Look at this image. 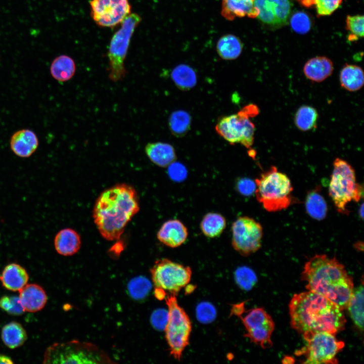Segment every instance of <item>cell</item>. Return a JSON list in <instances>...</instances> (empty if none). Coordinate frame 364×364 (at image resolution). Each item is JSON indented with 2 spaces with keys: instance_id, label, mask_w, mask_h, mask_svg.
<instances>
[{
  "instance_id": "e0dca14e",
  "label": "cell",
  "mask_w": 364,
  "mask_h": 364,
  "mask_svg": "<svg viewBox=\"0 0 364 364\" xmlns=\"http://www.w3.org/2000/svg\"><path fill=\"white\" fill-rule=\"evenodd\" d=\"M38 146V138L35 133L28 129L15 132L10 140V147L17 156L26 158L30 156Z\"/></svg>"
},
{
  "instance_id": "ee69618b",
  "label": "cell",
  "mask_w": 364,
  "mask_h": 364,
  "mask_svg": "<svg viewBox=\"0 0 364 364\" xmlns=\"http://www.w3.org/2000/svg\"><path fill=\"white\" fill-rule=\"evenodd\" d=\"M359 214L361 218L362 219L363 217V204H361L360 209L359 210Z\"/></svg>"
},
{
  "instance_id": "7c38bea8",
  "label": "cell",
  "mask_w": 364,
  "mask_h": 364,
  "mask_svg": "<svg viewBox=\"0 0 364 364\" xmlns=\"http://www.w3.org/2000/svg\"><path fill=\"white\" fill-rule=\"evenodd\" d=\"M231 311L242 321L246 331L244 337L263 348L271 347L275 323L263 308L257 307L245 312L244 303H241L234 305Z\"/></svg>"
},
{
  "instance_id": "8992f818",
  "label": "cell",
  "mask_w": 364,
  "mask_h": 364,
  "mask_svg": "<svg viewBox=\"0 0 364 364\" xmlns=\"http://www.w3.org/2000/svg\"><path fill=\"white\" fill-rule=\"evenodd\" d=\"M44 363H113L109 356L96 345L72 340L53 344L46 350Z\"/></svg>"
},
{
  "instance_id": "1f68e13d",
  "label": "cell",
  "mask_w": 364,
  "mask_h": 364,
  "mask_svg": "<svg viewBox=\"0 0 364 364\" xmlns=\"http://www.w3.org/2000/svg\"><path fill=\"white\" fill-rule=\"evenodd\" d=\"M191 122V116L188 112L178 110L171 113L168 123L171 133L176 137L180 138L190 130Z\"/></svg>"
},
{
  "instance_id": "8fae6325",
  "label": "cell",
  "mask_w": 364,
  "mask_h": 364,
  "mask_svg": "<svg viewBox=\"0 0 364 364\" xmlns=\"http://www.w3.org/2000/svg\"><path fill=\"white\" fill-rule=\"evenodd\" d=\"M302 334L306 345L295 354L304 357V363H338L336 357L344 343L337 339L335 335L325 332H306Z\"/></svg>"
},
{
  "instance_id": "ba28073f",
  "label": "cell",
  "mask_w": 364,
  "mask_h": 364,
  "mask_svg": "<svg viewBox=\"0 0 364 364\" xmlns=\"http://www.w3.org/2000/svg\"><path fill=\"white\" fill-rule=\"evenodd\" d=\"M259 113L258 107L249 104L236 114L218 119L215 128L217 133L231 145L240 144L247 149L253 144L255 125L250 118Z\"/></svg>"
},
{
  "instance_id": "f546056e",
  "label": "cell",
  "mask_w": 364,
  "mask_h": 364,
  "mask_svg": "<svg viewBox=\"0 0 364 364\" xmlns=\"http://www.w3.org/2000/svg\"><path fill=\"white\" fill-rule=\"evenodd\" d=\"M226 224V219L221 214L209 212L203 216L200 226L205 236L213 238L219 236L222 233Z\"/></svg>"
},
{
  "instance_id": "2e32d148",
  "label": "cell",
  "mask_w": 364,
  "mask_h": 364,
  "mask_svg": "<svg viewBox=\"0 0 364 364\" xmlns=\"http://www.w3.org/2000/svg\"><path fill=\"white\" fill-rule=\"evenodd\" d=\"M188 231L179 220L169 219L161 225L157 234L158 240L165 246L176 248L184 244L188 237Z\"/></svg>"
},
{
  "instance_id": "484cf974",
  "label": "cell",
  "mask_w": 364,
  "mask_h": 364,
  "mask_svg": "<svg viewBox=\"0 0 364 364\" xmlns=\"http://www.w3.org/2000/svg\"><path fill=\"white\" fill-rule=\"evenodd\" d=\"M76 71V65L73 59L67 55L56 57L50 67L52 77L59 82H65L71 79Z\"/></svg>"
},
{
  "instance_id": "836d02e7",
  "label": "cell",
  "mask_w": 364,
  "mask_h": 364,
  "mask_svg": "<svg viewBox=\"0 0 364 364\" xmlns=\"http://www.w3.org/2000/svg\"><path fill=\"white\" fill-rule=\"evenodd\" d=\"M342 0H298L306 8L314 7L319 16L331 15L340 5Z\"/></svg>"
},
{
  "instance_id": "d6a6232c",
  "label": "cell",
  "mask_w": 364,
  "mask_h": 364,
  "mask_svg": "<svg viewBox=\"0 0 364 364\" xmlns=\"http://www.w3.org/2000/svg\"><path fill=\"white\" fill-rule=\"evenodd\" d=\"M318 118V112L314 108L309 105H303L298 108L295 113L294 123L299 130L309 131L316 127Z\"/></svg>"
},
{
  "instance_id": "d4e9b609",
  "label": "cell",
  "mask_w": 364,
  "mask_h": 364,
  "mask_svg": "<svg viewBox=\"0 0 364 364\" xmlns=\"http://www.w3.org/2000/svg\"><path fill=\"white\" fill-rule=\"evenodd\" d=\"M305 206L307 214L312 218L317 220L325 218L328 212V205L321 193L319 186L308 193Z\"/></svg>"
},
{
  "instance_id": "ab89813d",
  "label": "cell",
  "mask_w": 364,
  "mask_h": 364,
  "mask_svg": "<svg viewBox=\"0 0 364 364\" xmlns=\"http://www.w3.org/2000/svg\"><path fill=\"white\" fill-rule=\"evenodd\" d=\"M214 309L208 304H202L197 309V315L199 320L203 322L210 321L214 317Z\"/></svg>"
},
{
  "instance_id": "ac0fdd59",
  "label": "cell",
  "mask_w": 364,
  "mask_h": 364,
  "mask_svg": "<svg viewBox=\"0 0 364 364\" xmlns=\"http://www.w3.org/2000/svg\"><path fill=\"white\" fill-rule=\"evenodd\" d=\"M19 299L24 311L34 312L44 306L47 297L43 288L38 285H26L19 291Z\"/></svg>"
},
{
  "instance_id": "cb8c5ba5",
  "label": "cell",
  "mask_w": 364,
  "mask_h": 364,
  "mask_svg": "<svg viewBox=\"0 0 364 364\" xmlns=\"http://www.w3.org/2000/svg\"><path fill=\"white\" fill-rule=\"evenodd\" d=\"M341 86L349 92H356L363 86L364 74L362 68L355 65L345 64L340 71Z\"/></svg>"
},
{
  "instance_id": "3957f363",
  "label": "cell",
  "mask_w": 364,
  "mask_h": 364,
  "mask_svg": "<svg viewBox=\"0 0 364 364\" xmlns=\"http://www.w3.org/2000/svg\"><path fill=\"white\" fill-rule=\"evenodd\" d=\"M301 277L308 291L325 297L343 310L347 308L353 283L344 266L335 257L314 255L305 263Z\"/></svg>"
},
{
  "instance_id": "4dcf8cb0",
  "label": "cell",
  "mask_w": 364,
  "mask_h": 364,
  "mask_svg": "<svg viewBox=\"0 0 364 364\" xmlns=\"http://www.w3.org/2000/svg\"><path fill=\"white\" fill-rule=\"evenodd\" d=\"M348 308L350 315L356 327L362 331L363 327V287L362 285L354 289Z\"/></svg>"
},
{
  "instance_id": "f1b7e54d",
  "label": "cell",
  "mask_w": 364,
  "mask_h": 364,
  "mask_svg": "<svg viewBox=\"0 0 364 364\" xmlns=\"http://www.w3.org/2000/svg\"><path fill=\"white\" fill-rule=\"evenodd\" d=\"M2 339L9 348L14 349L21 346L27 339V334L23 326L16 322L5 325L2 330Z\"/></svg>"
},
{
  "instance_id": "83f0119b",
  "label": "cell",
  "mask_w": 364,
  "mask_h": 364,
  "mask_svg": "<svg viewBox=\"0 0 364 364\" xmlns=\"http://www.w3.org/2000/svg\"><path fill=\"white\" fill-rule=\"evenodd\" d=\"M171 78L177 87L181 90H189L194 88L197 82L195 70L187 64H179L171 72Z\"/></svg>"
},
{
  "instance_id": "b9f144b4",
  "label": "cell",
  "mask_w": 364,
  "mask_h": 364,
  "mask_svg": "<svg viewBox=\"0 0 364 364\" xmlns=\"http://www.w3.org/2000/svg\"><path fill=\"white\" fill-rule=\"evenodd\" d=\"M168 174L172 179H182L186 176V171L185 167L179 163L173 162L168 166Z\"/></svg>"
},
{
  "instance_id": "d6986e66",
  "label": "cell",
  "mask_w": 364,
  "mask_h": 364,
  "mask_svg": "<svg viewBox=\"0 0 364 364\" xmlns=\"http://www.w3.org/2000/svg\"><path fill=\"white\" fill-rule=\"evenodd\" d=\"M145 151L149 159L161 167H168L176 159L174 147L167 143H149L145 146Z\"/></svg>"
},
{
  "instance_id": "74e56055",
  "label": "cell",
  "mask_w": 364,
  "mask_h": 364,
  "mask_svg": "<svg viewBox=\"0 0 364 364\" xmlns=\"http://www.w3.org/2000/svg\"><path fill=\"white\" fill-rule=\"evenodd\" d=\"M0 307L9 314L19 315L23 313L24 308L19 297L4 296L0 298Z\"/></svg>"
},
{
  "instance_id": "52a82bcc",
  "label": "cell",
  "mask_w": 364,
  "mask_h": 364,
  "mask_svg": "<svg viewBox=\"0 0 364 364\" xmlns=\"http://www.w3.org/2000/svg\"><path fill=\"white\" fill-rule=\"evenodd\" d=\"M165 301L168 308L164 327L165 339L170 355L179 361L189 344L192 324L187 313L178 303L176 295H166Z\"/></svg>"
},
{
  "instance_id": "4316f807",
  "label": "cell",
  "mask_w": 364,
  "mask_h": 364,
  "mask_svg": "<svg viewBox=\"0 0 364 364\" xmlns=\"http://www.w3.org/2000/svg\"><path fill=\"white\" fill-rule=\"evenodd\" d=\"M243 45L240 39L233 34H226L221 37L216 44L218 55L225 60H233L241 55Z\"/></svg>"
},
{
  "instance_id": "f35d334b",
  "label": "cell",
  "mask_w": 364,
  "mask_h": 364,
  "mask_svg": "<svg viewBox=\"0 0 364 364\" xmlns=\"http://www.w3.org/2000/svg\"><path fill=\"white\" fill-rule=\"evenodd\" d=\"M236 280L239 285L244 289H250L256 281L254 272L248 267H242L236 271Z\"/></svg>"
},
{
  "instance_id": "30bf717a",
  "label": "cell",
  "mask_w": 364,
  "mask_h": 364,
  "mask_svg": "<svg viewBox=\"0 0 364 364\" xmlns=\"http://www.w3.org/2000/svg\"><path fill=\"white\" fill-rule=\"evenodd\" d=\"M141 20L138 14H129L111 39L108 52V76L114 82L122 80L127 74L124 62L132 35Z\"/></svg>"
},
{
  "instance_id": "6da1fadb",
  "label": "cell",
  "mask_w": 364,
  "mask_h": 364,
  "mask_svg": "<svg viewBox=\"0 0 364 364\" xmlns=\"http://www.w3.org/2000/svg\"><path fill=\"white\" fill-rule=\"evenodd\" d=\"M139 210L135 190L126 184H118L99 195L94 206L93 216L101 236L107 240L114 241L119 239L127 224Z\"/></svg>"
},
{
  "instance_id": "ffe728a7",
  "label": "cell",
  "mask_w": 364,
  "mask_h": 364,
  "mask_svg": "<svg viewBox=\"0 0 364 364\" xmlns=\"http://www.w3.org/2000/svg\"><path fill=\"white\" fill-rule=\"evenodd\" d=\"M332 61L327 57L317 56L308 60L303 67V73L309 80L321 82L329 77L333 71Z\"/></svg>"
},
{
  "instance_id": "9c48e42d",
  "label": "cell",
  "mask_w": 364,
  "mask_h": 364,
  "mask_svg": "<svg viewBox=\"0 0 364 364\" xmlns=\"http://www.w3.org/2000/svg\"><path fill=\"white\" fill-rule=\"evenodd\" d=\"M152 279L157 298L165 295H177L190 283L192 277L191 267L167 258L157 260L150 269Z\"/></svg>"
},
{
  "instance_id": "7402d4cb",
  "label": "cell",
  "mask_w": 364,
  "mask_h": 364,
  "mask_svg": "<svg viewBox=\"0 0 364 364\" xmlns=\"http://www.w3.org/2000/svg\"><path fill=\"white\" fill-rule=\"evenodd\" d=\"M0 280L8 290L20 291L27 283L28 275L26 270L17 263H11L4 268Z\"/></svg>"
},
{
  "instance_id": "4fadbf2b",
  "label": "cell",
  "mask_w": 364,
  "mask_h": 364,
  "mask_svg": "<svg viewBox=\"0 0 364 364\" xmlns=\"http://www.w3.org/2000/svg\"><path fill=\"white\" fill-rule=\"evenodd\" d=\"M232 245L243 256L258 251L261 246L263 229L260 223L246 216L237 218L232 225Z\"/></svg>"
},
{
  "instance_id": "5b68a950",
  "label": "cell",
  "mask_w": 364,
  "mask_h": 364,
  "mask_svg": "<svg viewBox=\"0 0 364 364\" xmlns=\"http://www.w3.org/2000/svg\"><path fill=\"white\" fill-rule=\"evenodd\" d=\"M329 194L336 210L348 214L347 204L358 202L363 194L362 187L356 181L355 170L346 161L336 158L329 187Z\"/></svg>"
},
{
  "instance_id": "603a6c76",
  "label": "cell",
  "mask_w": 364,
  "mask_h": 364,
  "mask_svg": "<svg viewBox=\"0 0 364 364\" xmlns=\"http://www.w3.org/2000/svg\"><path fill=\"white\" fill-rule=\"evenodd\" d=\"M222 14L229 19L237 17L256 18L253 0H223Z\"/></svg>"
},
{
  "instance_id": "44dd1931",
  "label": "cell",
  "mask_w": 364,
  "mask_h": 364,
  "mask_svg": "<svg viewBox=\"0 0 364 364\" xmlns=\"http://www.w3.org/2000/svg\"><path fill=\"white\" fill-rule=\"evenodd\" d=\"M81 245L78 233L74 230L65 228L60 230L54 238V246L56 251L63 256H71L76 253Z\"/></svg>"
},
{
  "instance_id": "e575fe53",
  "label": "cell",
  "mask_w": 364,
  "mask_h": 364,
  "mask_svg": "<svg viewBox=\"0 0 364 364\" xmlns=\"http://www.w3.org/2000/svg\"><path fill=\"white\" fill-rule=\"evenodd\" d=\"M363 16L348 15L346 19V28L349 32L348 40L354 41L363 36Z\"/></svg>"
},
{
  "instance_id": "8d00e7d4",
  "label": "cell",
  "mask_w": 364,
  "mask_h": 364,
  "mask_svg": "<svg viewBox=\"0 0 364 364\" xmlns=\"http://www.w3.org/2000/svg\"><path fill=\"white\" fill-rule=\"evenodd\" d=\"M150 289L149 281L140 277L132 280L128 286L130 295L134 299H142L146 296Z\"/></svg>"
},
{
  "instance_id": "5bb4252c",
  "label": "cell",
  "mask_w": 364,
  "mask_h": 364,
  "mask_svg": "<svg viewBox=\"0 0 364 364\" xmlns=\"http://www.w3.org/2000/svg\"><path fill=\"white\" fill-rule=\"evenodd\" d=\"M89 4L93 20L102 27L121 24L131 14L128 0H91Z\"/></svg>"
},
{
  "instance_id": "9a60e30c",
  "label": "cell",
  "mask_w": 364,
  "mask_h": 364,
  "mask_svg": "<svg viewBox=\"0 0 364 364\" xmlns=\"http://www.w3.org/2000/svg\"><path fill=\"white\" fill-rule=\"evenodd\" d=\"M257 17L263 24L278 28L287 24L291 14L290 0H253Z\"/></svg>"
},
{
  "instance_id": "d590c367",
  "label": "cell",
  "mask_w": 364,
  "mask_h": 364,
  "mask_svg": "<svg viewBox=\"0 0 364 364\" xmlns=\"http://www.w3.org/2000/svg\"><path fill=\"white\" fill-rule=\"evenodd\" d=\"M290 24L292 29L296 33L305 34L311 28V21L306 13L298 11L294 13L290 19Z\"/></svg>"
},
{
  "instance_id": "7a4b0ae2",
  "label": "cell",
  "mask_w": 364,
  "mask_h": 364,
  "mask_svg": "<svg viewBox=\"0 0 364 364\" xmlns=\"http://www.w3.org/2000/svg\"><path fill=\"white\" fill-rule=\"evenodd\" d=\"M289 309L292 327L301 334L325 332L336 335L345 328L343 310L312 291L295 294L290 302Z\"/></svg>"
},
{
  "instance_id": "60d3db41",
  "label": "cell",
  "mask_w": 364,
  "mask_h": 364,
  "mask_svg": "<svg viewBox=\"0 0 364 364\" xmlns=\"http://www.w3.org/2000/svg\"><path fill=\"white\" fill-rule=\"evenodd\" d=\"M238 190L242 195L248 196L255 192V182L249 178H243L238 183Z\"/></svg>"
},
{
  "instance_id": "7bdbcfd3",
  "label": "cell",
  "mask_w": 364,
  "mask_h": 364,
  "mask_svg": "<svg viewBox=\"0 0 364 364\" xmlns=\"http://www.w3.org/2000/svg\"><path fill=\"white\" fill-rule=\"evenodd\" d=\"M0 363H13V361L9 356L0 354Z\"/></svg>"
},
{
  "instance_id": "277c9868",
  "label": "cell",
  "mask_w": 364,
  "mask_h": 364,
  "mask_svg": "<svg viewBox=\"0 0 364 364\" xmlns=\"http://www.w3.org/2000/svg\"><path fill=\"white\" fill-rule=\"evenodd\" d=\"M255 183L256 199L268 212L287 209L295 202L290 179L275 166L262 173Z\"/></svg>"
}]
</instances>
